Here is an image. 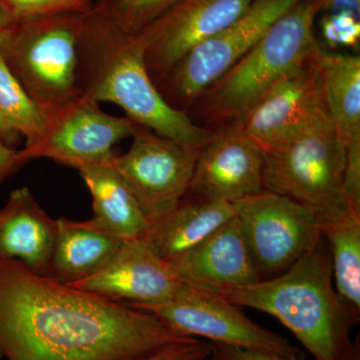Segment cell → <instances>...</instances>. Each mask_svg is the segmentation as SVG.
<instances>
[{
    "label": "cell",
    "instance_id": "8992f818",
    "mask_svg": "<svg viewBox=\"0 0 360 360\" xmlns=\"http://www.w3.org/2000/svg\"><path fill=\"white\" fill-rule=\"evenodd\" d=\"M345 165L347 146L328 120L264 153V191L309 208L321 224L360 214L345 198Z\"/></svg>",
    "mask_w": 360,
    "mask_h": 360
},
{
    "label": "cell",
    "instance_id": "cb8c5ba5",
    "mask_svg": "<svg viewBox=\"0 0 360 360\" xmlns=\"http://www.w3.org/2000/svg\"><path fill=\"white\" fill-rule=\"evenodd\" d=\"M181 0H94L92 6L131 33H141Z\"/></svg>",
    "mask_w": 360,
    "mask_h": 360
},
{
    "label": "cell",
    "instance_id": "7c38bea8",
    "mask_svg": "<svg viewBox=\"0 0 360 360\" xmlns=\"http://www.w3.org/2000/svg\"><path fill=\"white\" fill-rule=\"evenodd\" d=\"M264 151L239 120L213 131L198 151L184 198L234 203L264 191Z\"/></svg>",
    "mask_w": 360,
    "mask_h": 360
},
{
    "label": "cell",
    "instance_id": "ba28073f",
    "mask_svg": "<svg viewBox=\"0 0 360 360\" xmlns=\"http://www.w3.org/2000/svg\"><path fill=\"white\" fill-rule=\"evenodd\" d=\"M233 205L262 279L283 274L323 239L316 213L285 196L264 191Z\"/></svg>",
    "mask_w": 360,
    "mask_h": 360
},
{
    "label": "cell",
    "instance_id": "5b68a950",
    "mask_svg": "<svg viewBox=\"0 0 360 360\" xmlns=\"http://www.w3.org/2000/svg\"><path fill=\"white\" fill-rule=\"evenodd\" d=\"M84 13L11 20L0 34V56L28 96L44 110L80 94L78 44Z\"/></svg>",
    "mask_w": 360,
    "mask_h": 360
},
{
    "label": "cell",
    "instance_id": "9c48e42d",
    "mask_svg": "<svg viewBox=\"0 0 360 360\" xmlns=\"http://www.w3.org/2000/svg\"><path fill=\"white\" fill-rule=\"evenodd\" d=\"M125 303V302H124ZM188 336H200L212 342L224 343L305 360L302 350L274 331L262 328L245 316L236 305L221 295L180 283L174 295L155 304H131Z\"/></svg>",
    "mask_w": 360,
    "mask_h": 360
},
{
    "label": "cell",
    "instance_id": "83f0119b",
    "mask_svg": "<svg viewBox=\"0 0 360 360\" xmlns=\"http://www.w3.org/2000/svg\"><path fill=\"white\" fill-rule=\"evenodd\" d=\"M212 342V341H210ZM212 360H292L270 352L212 342Z\"/></svg>",
    "mask_w": 360,
    "mask_h": 360
},
{
    "label": "cell",
    "instance_id": "f1b7e54d",
    "mask_svg": "<svg viewBox=\"0 0 360 360\" xmlns=\"http://www.w3.org/2000/svg\"><path fill=\"white\" fill-rule=\"evenodd\" d=\"M26 162L27 160L20 150H15L0 141V184L15 174Z\"/></svg>",
    "mask_w": 360,
    "mask_h": 360
},
{
    "label": "cell",
    "instance_id": "44dd1931",
    "mask_svg": "<svg viewBox=\"0 0 360 360\" xmlns=\"http://www.w3.org/2000/svg\"><path fill=\"white\" fill-rule=\"evenodd\" d=\"M312 58L336 134L345 146L360 143L359 56L328 51L317 44Z\"/></svg>",
    "mask_w": 360,
    "mask_h": 360
},
{
    "label": "cell",
    "instance_id": "d4e9b609",
    "mask_svg": "<svg viewBox=\"0 0 360 360\" xmlns=\"http://www.w3.org/2000/svg\"><path fill=\"white\" fill-rule=\"evenodd\" d=\"M92 0H0V7L11 20L42 14L85 11Z\"/></svg>",
    "mask_w": 360,
    "mask_h": 360
},
{
    "label": "cell",
    "instance_id": "836d02e7",
    "mask_svg": "<svg viewBox=\"0 0 360 360\" xmlns=\"http://www.w3.org/2000/svg\"><path fill=\"white\" fill-rule=\"evenodd\" d=\"M92 2H94V0H92Z\"/></svg>",
    "mask_w": 360,
    "mask_h": 360
},
{
    "label": "cell",
    "instance_id": "30bf717a",
    "mask_svg": "<svg viewBox=\"0 0 360 360\" xmlns=\"http://www.w3.org/2000/svg\"><path fill=\"white\" fill-rule=\"evenodd\" d=\"M124 155L105 165L122 177L151 224L179 205L188 191L198 149L137 124Z\"/></svg>",
    "mask_w": 360,
    "mask_h": 360
},
{
    "label": "cell",
    "instance_id": "6da1fadb",
    "mask_svg": "<svg viewBox=\"0 0 360 360\" xmlns=\"http://www.w3.org/2000/svg\"><path fill=\"white\" fill-rule=\"evenodd\" d=\"M191 338L149 312L0 258V348L8 360H139Z\"/></svg>",
    "mask_w": 360,
    "mask_h": 360
},
{
    "label": "cell",
    "instance_id": "e0dca14e",
    "mask_svg": "<svg viewBox=\"0 0 360 360\" xmlns=\"http://www.w3.org/2000/svg\"><path fill=\"white\" fill-rule=\"evenodd\" d=\"M56 231L58 220L44 212L28 187L14 189L0 210V258L18 260L44 276Z\"/></svg>",
    "mask_w": 360,
    "mask_h": 360
},
{
    "label": "cell",
    "instance_id": "ac0fdd59",
    "mask_svg": "<svg viewBox=\"0 0 360 360\" xmlns=\"http://www.w3.org/2000/svg\"><path fill=\"white\" fill-rule=\"evenodd\" d=\"M58 220L56 243L44 276L71 283L94 276L115 257L123 241L85 221Z\"/></svg>",
    "mask_w": 360,
    "mask_h": 360
},
{
    "label": "cell",
    "instance_id": "52a82bcc",
    "mask_svg": "<svg viewBox=\"0 0 360 360\" xmlns=\"http://www.w3.org/2000/svg\"><path fill=\"white\" fill-rule=\"evenodd\" d=\"M302 0H253L240 16L219 34L187 52L155 82L165 101L187 113L201 94L250 51L283 14Z\"/></svg>",
    "mask_w": 360,
    "mask_h": 360
},
{
    "label": "cell",
    "instance_id": "277c9868",
    "mask_svg": "<svg viewBox=\"0 0 360 360\" xmlns=\"http://www.w3.org/2000/svg\"><path fill=\"white\" fill-rule=\"evenodd\" d=\"M319 11L321 0H302L278 18L194 103H198L206 120H238L270 89L307 63L317 44L314 25Z\"/></svg>",
    "mask_w": 360,
    "mask_h": 360
},
{
    "label": "cell",
    "instance_id": "4dcf8cb0",
    "mask_svg": "<svg viewBox=\"0 0 360 360\" xmlns=\"http://www.w3.org/2000/svg\"><path fill=\"white\" fill-rule=\"evenodd\" d=\"M20 137V134L6 122V118H4V115L0 111V141L4 142L6 146L11 148V146H13L14 142L18 141Z\"/></svg>",
    "mask_w": 360,
    "mask_h": 360
},
{
    "label": "cell",
    "instance_id": "4316f807",
    "mask_svg": "<svg viewBox=\"0 0 360 360\" xmlns=\"http://www.w3.org/2000/svg\"><path fill=\"white\" fill-rule=\"evenodd\" d=\"M212 354V342L193 338L168 345L139 360H207Z\"/></svg>",
    "mask_w": 360,
    "mask_h": 360
},
{
    "label": "cell",
    "instance_id": "f546056e",
    "mask_svg": "<svg viewBox=\"0 0 360 360\" xmlns=\"http://www.w3.org/2000/svg\"><path fill=\"white\" fill-rule=\"evenodd\" d=\"M321 9L328 14L349 13L360 20V0H321Z\"/></svg>",
    "mask_w": 360,
    "mask_h": 360
},
{
    "label": "cell",
    "instance_id": "603a6c76",
    "mask_svg": "<svg viewBox=\"0 0 360 360\" xmlns=\"http://www.w3.org/2000/svg\"><path fill=\"white\" fill-rule=\"evenodd\" d=\"M0 111L6 122L32 146L44 134L46 115L21 86L0 56Z\"/></svg>",
    "mask_w": 360,
    "mask_h": 360
},
{
    "label": "cell",
    "instance_id": "8fae6325",
    "mask_svg": "<svg viewBox=\"0 0 360 360\" xmlns=\"http://www.w3.org/2000/svg\"><path fill=\"white\" fill-rule=\"evenodd\" d=\"M44 134L32 146L20 149L26 160L49 158L77 168L106 165L113 158L112 148L131 136L137 123L101 110L99 103L80 94L70 101L44 110Z\"/></svg>",
    "mask_w": 360,
    "mask_h": 360
},
{
    "label": "cell",
    "instance_id": "7402d4cb",
    "mask_svg": "<svg viewBox=\"0 0 360 360\" xmlns=\"http://www.w3.org/2000/svg\"><path fill=\"white\" fill-rule=\"evenodd\" d=\"M330 250L336 290L360 311V214L321 224Z\"/></svg>",
    "mask_w": 360,
    "mask_h": 360
},
{
    "label": "cell",
    "instance_id": "7a4b0ae2",
    "mask_svg": "<svg viewBox=\"0 0 360 360\" xmlns=\"http://www.w3.org/2000/svg\"><path fill=\"white\" fill-rule=\"evenodd\" d=\"M141 33L127 32L94 6L84 13L78 44L77 86L97 103L120 106L127 117L155 134L200 150L213 131L172 108L146 65Z\"/></svg>",
    "mask_w": 360,
    "mask_h": 360
},
{
    "label": "cell",
    "instance_id": "3957f363",
    "mask_svg": "<svg viewBox=\"0 0 360 360\" xmlns=\"http://www.w3.org/2000/svg\"><path fill=\"white\" fill-rule=\"evenodd\" d=\"M333 277L330 250L323 238L283 274L217 295L236 307L276 317L316 360H360L350 336L360 311L341 297Z\"/></svg>",
    "mask_w": 360,
    "mask_h": 360
},
{
    "label": "cell",
    "instance_id": "ffe728a7",
    "mask_svg": "<svg viewBox=\"0 0 360 360\" xmlns=\"http://www.w3.org/2000/svg\"><path fill=\"white\" fill-rule=\"evenodd\" d=\"M94 200L90 224L122 241L143 238L151 226L122 177L105 165L77 168Z\"/></svg>",
    "mask_w": 360,
    "mask_h": 360
},
{
    "label": "cell",
    "instance_id": "1f68e13d",
    "mask_svg": "<svg viewBox=\"0 0 360 360\" xmlns=\"http://www.w3.org/2000/svg\"><path fill=\"white\" fill-rule=\"evenodd\" d=\"M11 18L6 15V13L2 11L1 7H0V34H1L2 32H4V28L6 27V25L11 22Z\"/></svg>",
    "mask_w": 360,
    "mask_h": 360
},
{
    "label": "cell",
    "instance_id": "2e32d148",
    "mask_svg": "<svg viewBox=\"0 0 360 360\" xmlns=\"http://www.w3.org/2000/svg\"><path fill=\"white\" fill-rule=\"evenodd\" d=\"M168 264L180 283L213 293L262 281L236 215Z\"/></svg>",
    "mask_w": 360,
    "mask_h": 360
},
{
    "label": "cell",
    "instance_id": "484cf974",
    "mask_svg": "<svg viewBox=\"0 0 360 360\" xmlns=\"http://www.w3.org/2000/svg\"><path fill=\"white\" fill-rule=\"evenodd\" d=\"M321 32L329 49H357L360 42V20L349 13H326L321 20Z\"/></svg>",
    "mask_w": 360,
    "mask_h": 360
},
{
    "label": "cell",
    "instance_id": "5bb4252c",
    "mask_svg": "<svg viewBox=\"0 0 360 360\" xmlns=\"http://www.w3.org/2000/svg\"><path fill=\"white\" fill-rule=\"evenodd\" d=\"M253 0H181L141 32L146 65L153 82L184 56L238 20Z\"/></svg>",
    "mask_w": 360,
    "mask_h": 360
},
{
    "label": "cell",
    "instance_id": "d6986e66",
    "mask_svg": "<svg viewBox=\"0 0 360 360\" xmlns=\"http://www.w3.org/2000/svg\"><path fill=\"white\" fill-rule=\"evenodd\" d=\"M234 215L233 203L184 198L174 212L151 224L142 239L170 262L200 245Z\"/></svg>",
    "mask_w": 360,
    "mask_h": 360
},
{
    "label": "cell",
    "instance_id": "4fadbf2b",
    "mask_svg": "<svg viewBox=\"0 0 360 360\" xmlns=\"http://www.w3.org/2000/svg\"><path fill=\"white\" fill-rule=\"evenodd\" d=\"M328 120L330 116L321 77L311 56L238 120L246 134L266 153Z\"/></svg>",
    "mask_w": 360,
    "mask_h": 360
},
{
    "label": "cell",
    "instance_id": "9a60e30c",
    "mask_svg": "<svg viewBox=\"0 0 360 360\" xmlns=\"http://www.w3.org/2000/svg\"><path fill=\"white\" fill-rule=\"evenodd\" d=\"M65 284L106 300L131 304L165 302L180 285L169 264L142 238L123 241L115 257L98 272Z\"/></svg>",
    "mask_w": 360,
    "mask_h": 360
},
{
    "label": "cell",
    "instance_id": "d6a6232c",
    "mask_svg": "<svg viewBox=\"0 0 360 360\" xmlns=\"http://www.w3.org/2000/svg\"><path fill=\"white\" fill-rule=\"evenodd\" d=\"M2 355H4V354H2L1 348H0V359H1Z\"/></svg>",
    "mask_w": 360,
    "mask_h": 360
}]
</instances>
